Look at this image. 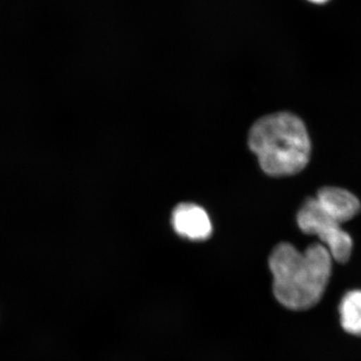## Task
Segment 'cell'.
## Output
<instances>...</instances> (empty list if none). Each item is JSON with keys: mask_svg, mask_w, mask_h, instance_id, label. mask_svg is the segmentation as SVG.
<instances>
[{"mask_svg": "<svg viewBox=\"0 0 361 361\" xmlns=\"http://www.w3.org/2000/svg\"><path fill=\"white\" fill-rule=\"evenodd\" d=\"M268 266L277 302L288 310L303 311L322 300L331 276L332 257L322 244L300 252L283 242L271 252Z\"/></svg>", "mask_w": 361, "mask_h": 361, "instance_id": "cell-1", "label": "cell"}, {"mask_svg": "<svg viewBox=\"0 0 361 361\" xmlns=\"http://www.w3.org/2000/svg\"><path fill=\"white\" fill-rule=\"evenodd\" d=\"M248 144L261 169L273 177L295 175L310 160L311 142L305 125L286 111L259 118L252 126Z\"/></svg>", "mask_w": 361, "mask_h": 361, "instance_id": "cell-2", "label": "cell"}, {"mask_svg": "<svg viewBox=\"0 0 361 361\" xmlns=\"http://www.w3.org/2000/svg\"><path fill=\"white\" fill-rule=\"evenodd\" d=\"M297 224L305 234L317 236L332 259L339 263L348 262L353 248L350 235L323 210L315 198L308 199L301 207L297 214Z\"/></svg>", "mask_w": 361, "mask_h": 361, "instance_id": "cell-3", "label": "cell"}, {"mask_svg": "<svg viewBox=\"0 0 361 361\" xmlns=\"http://www.w3.org/2000/svg\"><path fill=\"white\" fill-rule=\"evenodd\" d=\"M175 231L183 238L204 241L212 234V223L203 208L195 204L183 203L172 214Z\"/></svg>", "mask_w": 361, "mask_h": 361, "instance_id": "cell-4", "label": "cell"}, {"mask_svg": "<svg viewBox=\"0 0 361 361\" xmlns=\"http://www.w3.org/2000/svg\"><path fill=\"white\" fill-rule=\"evenodd\" d=\"M315 199L323 210L341 224L355 217L361 209L355 195L341 188H322Z\"/></svg>", "mask_w": 361, "mask_h": 361, "instance_id": "cell-5", "label": "cell"}, {"mask_svg": "<svg viewBox=\"0 0 361 361\" xmlns=\"http://www.w3.org/2000/svg\"><path fill=\"white\" fill-rule=\"evenodd\" d=\"M342 329L361 337V290L349 291L339 304Z\"/></svg>", "mask_w": 361, "mask_h": 361, "instance_id": "cell-6", "label": "cell"}, {"mask_svg": "<svg viewBox=\"0 0 361 361\" xmlns=\"http://www.w3.org/2000/svg\"><path fill=\"white\" fill-rule=\"evenodd\" d=\"M310 1L315 2V4H323V2H326L327 0H310Z\"/></svg>", "mask_w": 361, "mask_h": 361, "instance_id": "cell-7", "label": "cell"}]
</instances>
